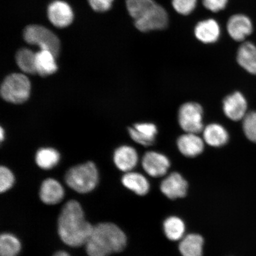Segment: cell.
I'll list each match as a JSON object with an SVG mask.
<instances>
[{"label": "cell", "mask_w": 256, "mask_h": 256, "mask_svg": "<svg viewBox=\"0 0 256 256\" xmlns=\"http://www.w3.org/2000/svg\"><path fill=\"white\" fill-rule=\"evenodd\" d=\"M40 196L44 204L53 206L62 200L64 190L62 184L55 179L47 178L41 184Z\"/></svg>", "instance_id": "cell-15"}, {"label": "cell", "mask_w": 256, "mask_h": 256, "mask_svg": "<svg viewBox=\"0 0 256 256\" xmlns=\"http://www.w3.org/2000/svg\"><path fill=\"white\" fill-rule=\"evenodd\" d=\"M238 62L246 71L256 75V46L247 42L240 46L238 52Z\"/></svg>", "instance_id": "cell-18"}, {"label": "cell", "mask_w": 256, "mask_h": 256, "mask_svg": "<svg viewBox=\"0 0 256 256\" xmlns=\"http://www.w3.org/2000/svg\"><path fill=\"white\" fill-rule=\"evenodd\" d=\"M142 165L144 170L149 176L160 178L167 174L170 162L167 156L162 154L148 152L143 156Z\"/></svg>", "instance_id": "cell-8"}, {"label": "cell", "mask_w": 256, "mask_h": 256, "mask_svg": "<svg viewBox=\"0 0 256 256\" xmlns=\"http://www.w3.org/2000/svg\"><path fill=\"white\" fill-rule=\"evenodd\" d=\"M48 17L55 26L64 28L72 24L74 14L68 3L56 0L48 6Z\"/></svg>", "instance_id": "cell-9"}, {"label": "cell", "mask_w": 256, "mask_h": 256, "mask_svg": "<svg viewBox=\"0 0 256 256\" xmlns=\"http://www.w3.org/2000/svg\"><path fill=\"white\" fill-rule=\"evenodd\" d=\"M31 90L30 80L20 73L9 75L1 86V95L4 100L14 104H23L30 98Z\"/></svg>", "instance_id": "cell-5"}, {"label": "cell", "mask_w": 256, "mask_h": 256, "mask_svg": "<svg viewBox=\"0 0 256 256\" xmlns=\"http://www.w3.org/2000/svg\"><path fill=\"white\" fill-rule=\"evenodd\" d=\"M188 184L178 172H172L162 181L160 190L169 199L176 200L186 195Z\"/></svg>", "instance_id": "cell-11"}, {"label": "cell", "mask_w": 256, "mask_h": 256, "mask_svg": "<svg viewBox=\"0 0 256 256\" xmlns=\"http://www.w3.org/2000/svg\"><path fill=\"white\" fill-rule=\"evenodd\" d=\"M197 0H172V5L178 14L188 15L196 8Z\"/></svg>", "instance_id": "cell-28"}, {"label": "cell", "mask_w": 256, "mask_h": 256, "mask_svg": "<svg viewBox=\"0 0 256 256\" xmlns=\"http://www.w3.org/2000/svg\"><path fill=\"white\" fill-rule=\"evenodd\" d=\"M138 155L135 149L130 146H122L114 154V162L120 170L130 172L136 168Z\"/></svg>", "instance_id": "cell-16"}, {"label": "cell", "mask_w": 256, "mask_h": 256, "mask_svg": "<svg viewBox=\"0 0 256 256\" xmlns=\"http://www.w3.org/2000/svg\"><path fill=\"white\" fill-rule=\"evenodd\" d=\"M243 130L246 137L256 142V112H250L243 119Z\"/></svg>", "instance_id": "cell-27"}, {"label": "cell", "mask_w": 256, "mask_h": 256, "mask_svg": "<svg viewBox=\"0 0 256 256\" xmlns=\"http://www.w3.org/2000/svg\"><path fill=\"white\" fill-rule=\"evenodd\" d=\"M0 138H1L2 142L3 139H4V130H3L2 128H1V131H0Z\"/></svg>", "instance_id": "cell-33"}, {"label": "cell", "mask_w": 256, "mask_h": 256, "mask_svg": "<svg viewBox=\"0 0 256 256\" xmlns=\"http://www.w3.org/2000/svg\"><path fill=\"white\" fill-rule=\"evenodd\" d=\"M220 30L219 24L214 19L200 22L194 28L197 39L204 44H212L219 39Z\"/></svg>", "instance_id": "cell-17"}, {"label": "cell", "mask_w": 256, "mask_h": 256, "mask_svg": "<svg viewBox=\"0 0 256 256\" xmlns=\"http://www.w3.org/2000/svg\"><path fill=\"white\" fill-rule=\"evenodd\" d=\"M60 156L56 150L51 148H41L36 155V162L38 166L44 170L55 167L58 163Z\"/></svg>", "instance_id": "cell-26"}, {"label": "cell", "mask_w": 256, "mask_h": 256, "mask_svg": "<svg viewBox=\"0 0 256 256\" xmlns=\"http://www.w3.org/2000/svg\"><path fill=\"white\" fill-rule=\"evenodd\" d=\"M21 248L20 240L12 234L4 233L0 236V256H17Z\"/></svg>", "instance_id": "cell-25"}, {"label": "cell", "mask_w": 256, "mask_h": 256, "mask_svg": "<svg viewBox=\"0 0 256 256\" xmlns=\"http://www.w3.org/2000/svg\"><path fill=\"white\" fill-rule=\"evenodd\" d=\"M35 56L36 54L28 48H22L18 51L16 55V60L22 72L30 74H36Z\"/></svg>", "instance_id": "cell-24"}, {"label": "cell", "mask_w": 256, "mask_h": 256, "mask_svg": "<svg viewBox=\"0 0 256 256\" xmlns=\"http://www.w3.org/2000/svg\"><path fill=\"white\" fill-rule=\"evenodd\" d=\"M178 147L179 151L187 158H195L204 150V142L196 134L186 133L178 138Z\"/></svg>", "instance_id": "cell-14"}, {"label": "cell", "mask_w": 256, "mask_h": 256, "mask_svg": "<svg viewBox=\"0 0 256 256\" xmlns=\"http://www.w3.org/2000/svg\"><path fill=\"white\" fill-rule=\"evenodd\" d=\"M56 56L49 50H40L36 53L35 66L36 73L42 76L53 74L58 70Z\"/></svg>", "instance_id": "cell-19"}, {"label": "cell", "mask_w": 256, "mask_h": 256, "mask_svg": "<svg viewBox=\"0 0 256 256\" xmlns=\"http://www.w3.org/2000/svg\"><path fill=\"white\" fill-rule=\"evenodd\" d=\"M114 0H88L91 8L97 12H105L110 10Z\"/></svg>", "instance_id": "cell-30"}, {"label": "cell", "mask_w": 256, "mask_h": 256, "mask_svg": "<svg viewBox=\"0 0 256 256\" xmlns=\"http://www.w3.org/2000/svg\"><path fill=\"white\" fill-rule=\"evenodd\" d=\"M204 139L208 145L220 147L228 142L229 136L225 128L220 124H212L204 128Z\"/></svg>", "instance_id": "cell-20"}, {"label": "cell", "mask_w": 256, "mask_h": 256, "mask_svg": "<svg viewBox=\"0 0 256 256\" xmlns=\"http://www.w3.org/2000/svg\"><path fill=\"white\" fill-rule=\"evenodd\" d=\"M163 230L167 238L172 241H178L184 236V223L177 216L168 218L163 224Z\"/></svg>", "instance_id": "cell-23"}, {"label": "cell", "mask_w": 256, "mask_h": 256, "mask_svg": "<svg viewBox=\"0 0 256 256\" xmlns=\"http://www.w3.org/2000/svg\"><path fill=\"white\" fill-rule=\"evenodd\" d=\"M128 131L134 142L146 146L152 145L158 134V128L152 123L136 124Z\"/></svg>", "instance_id": "cell-13"}, {"label": "cell", "mask_w": 256, "mask_h": 256, "mask_svg": "<svg viewBox=\"0 0 256 256\" xmlns=\"http://www.w3.org/2000/svg\"><path fill=\"white\" fill-rule=\"evenodd\" d=\"M14 183V177L12 172L4 166L0 168V192L4 193L10 188Z\"/></svg>", "instance_id": "cell-29"}, {"label": "cell", "mask_w": 256, "mask_h": 256, "mask_svg": "<svg viewBox=\"0 0 256 256\" xmlns=\"http://www.w3.org/2000/svg\"><path fill=\"white\" fill-rule=\"evenodd\" d=\"M248 103L244 96L236 92L224 99L223 110L229 119L238 121L244 119L247 112Z\"/></svg>", "instance_id": "cell-10"}, {"label": "cell", "mask_w": 256, "mask_h": 256, "mask_svg": "<svg viewBox=\"0 0 256 256\" xmlns=\"http://www.w3.org/2000/svg\"><path fill=\"white\" fill-rule=\"evenodd\" d=\"M254 30L252 22L248 16L236 14L230 18L227 23V30L234 40H244Z\"/></svg>", "instance_id": "cell-12"}, {"label": "cell", "mask_w": 256, "mask_h": 256, "mask_svg": "<svg viewBox=\"0 0 256 256\" xmlns=\"http://www.w3.org/2000/svg\"><path fill=\"white\" fill-rule=\"evenodd\" d=\"M24 37L28 44L39 46L40 50H49L56 57L58 56L60 41L48 28L40 25L28 26L24 30Z\"/></svg>", "instance_id": "cell-6"}, {"label": "cell", "mask_w": 256, "mask_h": 256, "mask_svg": "<svg viewBox=\"0 0 256 256\" xmlns=\"http://www.w3.org/2000/svg\"><path fill=\"white\" fill-rule=\"evenodd\" d=\"M53 256H70L68 252L65 251H59L56 252Z\"/></svg>", "instance_id": "cell-32"}, {"label": "cell", "mask_w": 256, "mask_h": 256, "mask_svg": "<svg viewBox=\"0 0 256 256\" xmlns=\"http://www.w3.org/2000/svg\"><path fill=\"white\" fill-rule=\"evenodd\" d=\"M203 110L200 104L188 102L182 106L178 120L182 129L186 133L199 134L204 130Z\"/></svg>", "instance_id": "cell-7"}, {"label": "cell", "mask_w": 256, "mask_h": 256, "mask_svg": "<svg viewBox=\"0 0 256 256\" xmlns=\"http://www.w3.org/2000/svg\"><path fill=\"white\" fill-rule=\"evenodd\" d=\"M204 243L202 236L190 234L181 240L179 251L182 256H202Z\"/></svg>", "instance_id": "cell-21"}, {"label": "cell", "mask_w": 256, "mask_h": 256, "mask_svg": "<svg viewBox=\"0 0 256 256\" xmlns=\"http://www.w3.org/2000/svg\"><path fill=\"white\" fill-rule=\"evenodd\" d=\"M126 243V234L119 226L104 222L94 226L85 246L88 256H110L122 251Z\"/></svg>", "instance_id": "cell-2"}, {"label": "cell", "mask_w": 256, "mask_h": 256, "mask_svg": "<svg viewBox=\"0 0 256 256\" xmlns=\"http://www.w3.org/2000/svg\"><path fill=\"white\" fill-rule=\"evenodd\" d=\"M92 228L78 201L71 200L64 204L58 220V232L66 245L72 248L85 246Z\"/></svg>", "instance_id": "cell-1"}, {"label": "cell", "mask_w": 256, "mask_h": 256, "mask_svg": "<svg viewBox=\"0 0 256 256\" xmlns=\"http://www.w3.org/2000/svg\"><path fill=\"white\" fill-rule=\"evenodd\" d=\"M228 0H203L204 7L212 12H218L225 8Z\"/></svg>", "instance_id": "cell-31"}, {"label": "cell", "mask_w": 256, "mask_h": 256, "mask_svg": "<svg viewBox=\"0 0 256 256\" xmlns=\"http://www.w3.org/2000/svg\"><path fill=\"white\" fill-rule=\"evenodd\" d=\"M122 182L124 187L138 195L144 196L150 190V184L145 176L136 172H128L124 174Z\"/></svg>", "instance_id": "cell-22"}, {"label": "cell", "mask_w": 256, "mask_h": 256, "mask_svg": "<svg viewBox=\"0 0 256 256\" xmlns=\"http://www.w3.org/2000/svg\"><path fill=\"white\" fill-rule=\"evenodd\" d=\"M126 5L136 27L140 32L162 30L167 26V12L154 0H126Z\"/></svg>", "instance_id": "cell-3"}, {"label": "cell", "mask_w": 256, "mask_h": 256, "mask_svg": "<svg viewBox=\"0 0 256 256\" xmlns=\"http://www.w3.org/2000/svg\"><path fill=\"white\" fill-rule=\"evenodd\" d=\"M65 180L68 186L78 193H88L98 184V169L91 162L76 166L66 172Z\"/></svg>", "instance_id": "cell-4"}]
</instances>
